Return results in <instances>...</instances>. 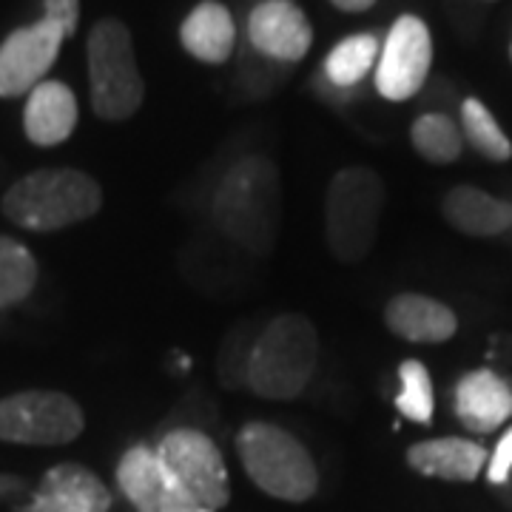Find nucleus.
<instances>
[{
	"mask_svg": "<svg viewBox=\"0 0 512 512\" xmlns=\"http://www.w3.org/2000/svg\"><path fill=\"white\" fill-rule=\"evenodd\" d=\"M316 365V325L302 313H282L259 330L251 342L245 384L265 402H293L311 387Z\"/></svg>",
	"mask_w": 512,
	"mask_h": 512,
	"instance_id": "1",
	"label": "nucleus"
},
{
	"mask_svg": "<svg viewBox=\"0 0 512 512\" xmlns=\"http://www.w3.org/2000/svg\"><path fill=\"white\" fill-rule=\"evenodd\" d=\"M282 217L279 171L265 157H245L231 165L214 191V222L225 237L251 254L274 248Z\"/></svg>",
	"mask_w": 512,
	"mask_h": 512,
	"instance_id": "2",
	"label": "nucleus"
},
{
	"mask_svg": "<svg viewBox=\"0 0 512 512\" xmlns=\"http://www.w3.org/2000/svg\"><path fill=\"white\" fill-rule=\"evenodd\" d=\"M103 205L100 183L74 168H37L9 185L0 200L3 217L23 231L52 234L86 222Z\"/></svg>",
	"mask_w": 512,
	"mask_h": 512,
	"instance_id": "3",
	"label": "nucleus"
},
{
	"mask_svg": "<svg viewBox=\"0 0 512 512\" xmlns=\"http://www.w3.org/2000/svg\"><path fill=\"white\" fill-rule=\"evenodd\" d=\"M237 456L262 493L302 504L319 490V470L302 441L271 421H248L237 436Z\"/></svg>",
	"mask_w": 512,
	"mask_h": 512,
	"instance_id": "4",
	"label": "nucleus"
},
{
	"mask_svg": "<svg viewBox=\"0 0 512 512\" xmlns=\"http://www.w3.org/2000/svg\"><path fill=\"white\" fill-rule=\"evenodd\" d=\"M384 183L367 165H350L333 174L325 197V237L330 254L345 265L362 262L379 237Z\"/></svg>",
	"mask_w": 512,
	"mask_h": 512,
	"instance_id": "5",
	"label": "nucleus"
},
{
	"mask_svg": "<svg viewBox=\"0 0 512 512\" xmlns=\"http://www.w3.org/2000/svg\"><path fill=\"white\" fill-rule=\"evenodd\" d=\"M86 60L94 114L106 123L134 117L143 106L146 83L126 23L117 18L97 20L86 40Z\"/></svg>",
	"mask_w": 512,
	"mask_h": 512,
	"instance_id": "6",
	"label": "nucleus"
},
{
	"mask_svg": "<svg viewBox=\"0 0 512 512\" xmlns=\"http://www.w3.org/2000/svg\"><path fill=\"white\" fill-rule=\"evenodd\" d=\"M86 430L83 407L60 390H20L0 399V441L63 447Z\"/></svg>",
	"mask_w": 512,
	"mask_h": 512,
	"instance_id": "7",
	"label": "nucleus"
},
{
	"mask_svg": "<svg viewBox=\"0 0 512 512\" xmlns=\"http://www.w3.org/2000/svg\"><path fill=\"white\" fill-rule=\"evenodd\" d=\"M154 453L165 473L174 478V484L205 512H220L231 501V478L225 458L211 436H205L202 430H171L160 439Z\"/></svg>",
	"mask_w": 512,
	"mask_h": 512,
	"instance_id": "8",
	"label": "nucleus"
},
{
	"mask_svg": "<svg viewBox=\"0 0 512 512\" xmlns=\"http://www.w3.org/2000/svg\"><path fill=\"white\" fill-rule=\"evenodd\" d=\"M433 66V37L416 15H402L384 37L376 63V92L390 103H404L421 92Z\"/></svg>",
	"mask_w": 512,
	"mask_h": 512,
	"instance_id": "9",
	"label": "nucleus"
},
{
	"mask_svg": "<svg viewBox=\"0 0 512 512\" xmlns=\"http://www.w3.org/2000/svg\"><path fill=\"white\" fill-rule=\"evenodd\" d=\"M63 40V29L46 18L6 37L0 43V97L35 92L55 66Z\"/></svg>",
	"mask_w": 512,
	"mask_h": 512,
	"instance_id": "10",
	"label": "nucleus"
},
{
	"mask_svg": "<svg viewBox=\"0 0 512 512\" xmlns=\"http://www.w3.org/2000/svg\"><path fill=\"white\" fill-rule=\"evenodd\" d=\"M117 484L137 512H205L174 484L146 444L128 447L117 464Z\"/></svg>",
	"mask_w": 512,
	"mask_h": 512,
	"instance_id": "11",
	"label": "nucleus"
},
{
	"mask_svg": "<svg viewBox=\"0 0 512 512\" xmlns=\"http://www.w3.org/2000/svg\"><path fill=\"white\" fill-rule=\"evenodd\" d=\"M248 40L276 63H299L311 52L313 26L293 0H262L248 18Z\"/></svg>",
	"mask_w": 512,
	"mask_h": 512,
	"instance_id": "12",
	"label": "nucleus"
},
{
	"mask_svg": "<svg viewBox=\"0 0 512 512\" xmlns=\"http://www.w3.org/2000/svg\"><path fill=\"white\" fill-rule=\"evenodd\" d=\"M20 512H111V490L89 467L66 461L43 473Z\"/></svg>",
	"mask_w": 512,
	"mask_h": 512,
	"instance_id": "13",
	"label": "nucleus"
},
{
	"mask_svg": "<svg viewBox=\"0 0 512 512\" xmlns=\"http://www.w3.org/2000/svg\"><path fill=\"white\" fill-rule=\"evenodd\" d=\"M384 325L393 336L416 345H441L453 339L458 316L444 302L424 293H399L384 308Z\"/></svg>",
	"mask_w": 512,
	"mask_h": 512,
	"instance_id": "14",
	"label": "nucleus"
},
{
	"mask_svg": "<svg viewBox=\"0 0 512 512\" xmlns=\"http://www.w3.org/2000/svg\"><path fill=\"white\" fill-rule=\"evenodd\" d=\"M456 416L470 433H493L512 416V387L498 373L481 367L456 384Z\"/></svg>",
	"mask_w": 512,
	"mask_h": 512,
	"instance_id": "15",
	"label": "nucleus"
},
{
	"mask_svg": "<svg viewBox=\"0 0 512 512\" xmlns=\"http://www.w3.org/2000/svg\"><path fill=\"white\" fill-rule=\"evenodd\" d=\"M77 126V97L60 80H43L23 109V131L29 143L52 148L66 143Z\"/></svg>",
	"mask_w": 512,
	"mask_h": 512,
	"instance_id": "16",
	"label": "nucleus"
},
{
	"mask_svg": "<svg viewBox=\"0 0 512 512\" xmlns=\"http://www.w3.org/2000/svg\"><path fill=\"white\" fill-rule=\"evenodd\" d=\"M404 458L421 476L470 484L487 467L490 453L476 441L447 436V439H430L413 444Z\"/></svg>",
	"mask_w": 512,
	"mask_h": 512,
	"instance_id": "17",
	"label": "nucleus"
},
{
	"mask_svg": "<svg viewBox=\"0 0 512 512\" xmlns=\"http://www.w3.org/2000/svg\"><path fill=\"white\" fill-rule=\"evenodd\" d=\"M180 43L191 57L202 63L220 66L234 55L237 46V23L231 9L220 0H202L180 26Z\"/></svg>",
	"mask_w": 512,
	"mask_h": 512,
	"instance_id": "18",
	"label": "nucleus"
},
{
	"mask_svg": "<svg viewBox=\"0 0 512 512\" xmlns=\"http://www.w3.org/2000/svg\"><path fill=\"white\" fill-rule=\"evenodd\" d=\"M441 214L467 237H498L512 228V202L498 200L476 185H456L447 191Z\"/></svg>",
	"mask_w": 512,
	"mask_h": 512,
	"instance_id": "19",
	"label": "nucleus"
},
{
	"mask_svg": "<svg viewBox=\"0 0 512 512\" xmlns=\"http://www.w3.org/2000/svg\"><path fill=\"white\" fill-rule=\"evenodd\" d=\"M379 55H382V43L376 35L362 32V35L345 37L325 57V80L339 92H350L376 69Z\"/></svg>",
	"mask_w": 512,
	"mask_h": 512,
	"instance_id": "20",
	"label": "nucleus"
},
{
	"mask_svg": "<svg viewBox=\"0 0 512 512\" xmlns=\"http://www.w3.org/2000/svg\"><path fill=\"white\" fill-rule=\"evenodd\" d=\"M37 285V262L32 251L12 237L0 234V313L18 308Z\"/></svg>",
	"mask_w": 512,
	"mask_h": 512,
	"instance_id": "21",
	"label": "nucleus"
},
{
	"mask_svg": "<svg viewBox=\"0 0 512 512\" xmlns=\"http://www.w3.org/2000/svg\"><path fill=\"white\" fill-rule=\"evenodd\" d=\"M410 140L413 148L419 151L427 163L447 165L456 163L464 148V134L456 126L453 117L441 114V111H427L410 128Z\"/></svg>",
	"mask_w": 512,
	"mask_h": 512,
	"instance_id": "22",
	"label": "nucleus"
},
{
	"mask_svg": "<svg viewBox=\"0 0 512 512\" xmlns=\"http://www.w3.org/2000/svg\"><path fill=\"white\" fill-rule=\"evenodd\" d=\"M461 134L481 157L493 163H507L512 157L510 137L498 126L493 111L487 109L478 97H467L461 103Z\"/></svg>",
	"mask_w": 512,
	"mask_h": 512,
	"instance_id": "23",
	"label": "nucleus"
},
{
	"mask_svg": "<svg viewBox=\"0 0 512 512\" xmlns=\"http://www.w3.org/2000/svg\"><path fill=\"white\" fill-rule=\"evenodd\" d=\"M396 410L402 419L413 424H433L436 413V393H433V379L430 370L419 359H404L399 365V396H396Z\"/></svg>",
	"mask_w": 512,
	"mask_h": 512,
	"instance_id": "24",
	"label": "nucleus"
},
{
	"mask_svg": "<svg viewBox=\"0 0 512 512\" xmlns=\"http://www.w3.org/2000/svg\"><path fill=\"white\" fill-rule=\"evenodd\" d=\"M43 18L60 26L66 37H72L80 23V0H43Z\"/></svg>",
	"mask_w": 512,
	"mask_h": 512,
	"instance_id": "25",
	"label": "nucleus"
},
{
	"mask_svg": "<svg viewBox=\"0 0 512 512\" xmlns=\"http://www.w3.org/2000/svg\"><path fill=\"white\" fill-rule=\"evenodd\" d=\"M512 473V427L498 439L495 450L487 461V478L490 484H507Z\"/></svg>",
	"mask_w": 512,
	"mask_h": 512,
	"instance_id": "26",
	"label": "nucleus"
},
{
	"mask_svg": "<svg viewBox=\"0 0 512 512\" xmlns=\"http://www.w3.org/2000/svg\"><path fill=\"white\" fill-rule=\"evenodd\" d=\"M26 490V478L12 476V473H0V504L18 498Z\"/></svg>",
	"mask_w": 512,
	"mask_h": 512,
	"instance_id": "27",
	"label": "nucleus"
},
{
	"mask_svg": "<svg viewBox=\"0 0 512 512\" xmlns=\"http://www.w3.org/2000/svg\"><path fill=\"white\" fill-rule=\"evenodd\" d=\"M336 9H342V12H350V15H359V12H367V9H373V3L376 0H330Z\"/></svg>",
	"mask_w": 512,
	"mask_h": 512,
	"instance_id": "28",
	"label": "nucleus"
},
{
	"mask_svg": "<svg viewBox=\"0 0 512 512\" xmlns=\"http://www.w3.org/2000/svg\"><path fill=\"white\" fill-rule=\"evenodd\" d=\"M510 55H512V49H510Z\"/></svg>",
	"mask_w": 512,
	"mask_h": 512,
	"instance_id": "29",
	"label": "nucleus"
}]
</instances>
